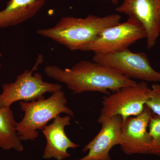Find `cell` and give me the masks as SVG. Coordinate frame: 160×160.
I'll use <instances>...</instances> for the list:
<instances>
[{
    "mask_svg": "<svg viewBox=\"0 0 160 160\" xmlns=\"http://www.w3.org/2000/svg\"><path fill=\"white\" fill-rule=\"evenodd\" d=\"M44 72L49 77L64 83L73 94L98 92L109 95L110 92H114L138 83L106 66L85 60L65 69L54 65L47 66Z\"/></svg>",
    "mask_w": 160,
    "mask_h": 160,
    "instance_id": "obj_1",
    "label": "cell"
},
{
    "mask_svg": "<svg viewBox=\"0 0 160 160\" xmlns=\"http://www.w3.org/2000/svg\"><path fill=\"white\" fill-rule=\"evenodd\" d=\"M121 18L118 14L105 17L89 15L85 18L64 17L53 27L38 29L37 33L53 40L71 51L81 50L104 29L120 23Z\"/></svg>",
    "mask_w": 160,
    "mask_h": 160,
    "instance_id": "obj_2",
    "label": "cell"
},
{
    "mask_svg": "<svg viewBox=\"0 0 160 160\" xmlns=\"http://www.w3.org/2000/svg\"><path fill=\"white\" fill-rule=\"evenodd\" d=\"M67 99L62 90L54 92L47 98L32 102H20L24 112L22 120L17 123L16 129L21 141H34L38 137V130H42L49 121L61 113L74 118L73 112L66 106Z\"/></svg>",
    "mask_w": 160,
    "mask_h": 160,
    "instance_id": "obj_3",
    "label": "cell"
},
{
    "mask_svg": "<svg viewBox=\"0 0 160 160\" xmlns=\"http://www.w3.org/2000/svg\"><path fill=\"white\" fill-rule=\"evenodd\" d=\"M43 62V56L40 54L32 69L19 75L13 82L3 84L0 94V108L10 107L18 101L29 102L42 99L45 98L44 94L46 92L53 93L62 90L60 84L45 82L38 72L33 74Z\"/></svg>",
    "mask_w": 160,
    "mask_h": 160,
    "instance_id": "obj_4",
    "label": "cell"
},
{
    "mask_svg": "<svg viewBox=\"0 0 160 160\" xmlns=\"http://www.w3.org/2000/svg\"><path fill=\"white\" fill-rule=\"evenodd\" d=\"M92 61L132 79L160 82V72L152 68L144 52H132L127 49L115 52L94 53Z\"/></svg>",
    "mask_w": 160,
    "mask_h": 160,
    "instance_id": "obj_5",
    "label": "cell"
},
{
    "mask_svg": "<svg viewBox=\"0 0 160 160\" xmlns=\"http://www.w3.org/2000/svg\"><path fill=\"white\" fill-rule=\"evenodd\" d=\"M146 37V32L137 20L129 18L104 29L93 41L84 46L81 51L106 53L122 51L139 40Z\"/></svg>",
    "mask_w": 160,
    "mask_h": 160,
    "instance_id": "obj_6",
    "label": "cell"
},
{
    "mask_svg": "<svg viewBox=\"0 0 160 160\" xmlns=\"http://www.w3.org/2000/svg\"><path fill=\"white\" fill-rule=\"evenodd\" d=\"M151 89L147 82L126 86L105 97L101 114L110 118L120 116L123 122L141 114L145 109Z\"/></svg>",
    "mask_w": 160,
    "mask_h": 160,
    "instance_id": "obj_7",
    "label": "cell"
},
{
    "mask_svg": "<svg viewBox=\"0 0 160 160\" xmlns=\"http://www.w3.org/2000/svg\"><path fill=\"white\" fill-rule=\"evenodd\" d=\"M152 114L145 106L141 114L122 122L119 146L125 154H150L152 139L148 128Z\"/></svg>",
    "mask_w": 160,
    "mask_h": 160,
    "instance_id": "obj_8",
    "label": "cell"
},
{
    "mask_svg": "<svg viewBox=\"0 0 160 160\" xmlns=\"http://www.w3.org/2000/svg\"><path fill=\"white\" fill-rule=\"evenodd\" d=\"M115 11L138 21L146 32L147 48L155 46L160 33V0H123Z\"/></svg>",
    "mask_w": 160,
    "mask_h": 160,
    "instance_id": "obj_9",
    "label": "cell"
},
{
    "mask_svg": "<svg viewBox=\"0 0 160 160\" xmlns=\"http://www.w3.org/2000/svg\"><path fill=\"white\" fill-rule=\"evenodd\" d=\"M98 122L102 126L101 130L82 151H88V153L76 160H111L110 150L114 146L120 145L122 118L118 115L108 118L100 114Z\"/></svg>",
    "mask_w": 160,
    "mask_h": 160,
    "instance_id": "obj_10",
    "label": "cell"
},
{
    "mask_svg": "<svg viewBox=\"0 0 160 160\" xmlns=\"http://www.w3.org/2000/svg\"><path fill=\"white\" fill-rule=\"evenodd\" d=\"M71 118L68 115L64 117L58 115L42 130L46 140L43 159L64 160L70 157L68 149L79 147V145L69 139L65 132L66 126L71 125Z\"/></svg>",
    "mask_w": 160,
    "mask_h": 160,
    "instance_id": "obj_11",
    "label": "cell"
},
{
    "mask_svg": "<svg viewBox=\"0 0 160 160\" xmlns=\"http://www.w3.org/2000/svg\"><path fill=\"white\" fill-rule=\"evenodd\" d=\"M46 0H9L0 11V29L17 26L30 19L42 8Z\"/></svg>",
    "mask_w": 160,
    "mask_h": 160,
    "instance_id": "obj_12",
    "label": "cell"
},
{
    "mask_svg": "<svg viewBox=\"0 0 160 160\" xmlns=\"http://www.w3.org/2000/svg\"><path fill=\"white\" fill-rule=\"evenodd\" d=\"M17 122L10 107L0 108V148L4 150L24 149L17 131Z\"/></svg>",
    "mask_w": 160,
    "mask_h": 160,
    "instance_id": "obj_13",
    "label": "cell"
},
{
    "mask_svg": "<svg viewBox=\"0 0 160 160\" xmlns=\"http://www.w3.org/2000/svg\"><path fill=\"white\" fill-rule=\"evenodd\" d=\"M148 128L152 139L150 154L160 158V116L152 115Z\"/></svg>",
    "mask_w": 160,
    "mask_h": 160,
    "instance_id": "obj_14",
    "label": "cell"
},
{
    "mask_svg": "<svg viewBox=\"0 0 160 160\" xmlns=\"http://www.w3.org/2000/svg\"><path fill=\"white\" fill-rule=\"evenodd\" d=\"M146 106L156 115L160 116V85L152 84Z\"/></svg>",
    "mask_w": 160,
    "mask_h": 160,
    "instance_id": "obj_15",
    "label": "cell"
},
{
    "mask_svg": "<svg viewBox=\"0 0 160 160\" xmlns=\"http://www.w3.org/2000/svg\"><path fill=\"white\" fill-rule=\"evenodd\" d=\"M100 1H109V2H111L112 4L113 5H117L118 3V0H100Z\"/></svg>",
    "mask_w": 160,
    "mask_h": 160,
    "instance_id": "obj_16",
    "label": "cell"
},
{
    "mask_svg": "<svg viewBox=\"0 0 160 160\" xmlns=\"http://www.w3.org/2000/svg\"><path fill=\"white\" fill-rule=\"evenodd\" d=\"M2 53H1V52H0V58H2ZM1 65H0V69H1Z\"/></svg>",
    "mask_w": 160,
    "mask_h": 160,
    "instance_id": "obj_17",
    "label": "cell"
}]
</instances>
